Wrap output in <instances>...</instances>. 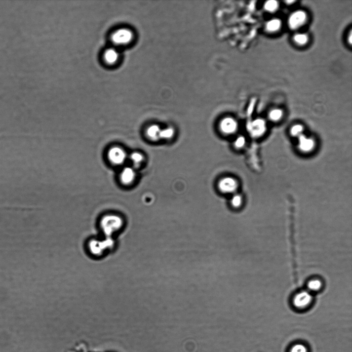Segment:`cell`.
I'll return each mask as SVG.
<instances>
[{"mask_svg":"<svg viewBox=\"0 0 352 352\" xmlns=\"http://www.w3.org/2000/svg\"><path fill=\"white\" fill-rule=\"evenodd\" d=\"M292 40L296 45L299 46H304L309 43L310 37L307 33H297L293 35Z\"/></svg>","mask_w":352,"mask_h":352,"instance_id":"obj_16","label":"cell"},{"mask_svg":"<svg viewBox=\"0 0 352 352\" xmlns=\"http://www.w3.org/2000/svg\"><path fill=\"white\" fill-rule=\"evenodd\" d=\"M285 2H286V3H287V4L291 5V4H292V3H295V2L294 1H286Z\"/></svg>","mask_w":352,"mask_h":352,"instance_id":"obj_26","label":"cell"},{"mask_svg":"<svg viewBox=\"0 0 352 352\" xmlns=\"http://www.w3.org/2000/svg\"><path fill=\"white\" fill-rule=\"evenodd\" d=\"M175 133L174 128L172 127L161 128L159 135L160 139H171L174 136Z\"/></svg>","mask_w":352,"mask_h":352,"instance_id":"obj_19","label":"cell"},{"mask_svg":"<svg viewBox=\"0 0 352 352\" xmlns=\"http://www.w3.org/2000/svg\"><path fill=\"white\" fill-rule=\"evenodd\" d=\"M279 4L278 1L275 0H270L265 2L264 4V9L269 13H274L278 9Z\"/></svg>","mask_w":352,"mask_h":352,"instance_id":"obj_17","label":"cell"},{"mask_svg":"<svg viewBox=\"0 0 352 352\" xmlns=\"http://www.w3.org/2000/svg\"><path fill=\"white\" fill-rule=\"evenodd\" d=\"M121 54L120 49L111 45L105 49L102 54V61L105 66L115 67L120 62Z\"/></svg>","mask_w":352,"mask_h":352,"instance_id":"obj_4","label":"cell"},{"mask_svg":"<svg viewBox=\"0 0 352 352\" xmlns=\"http://www.w3.org/2000/svg\"><path fill=\"white\" fill-rule=\"evenodd\" d=\"M352 31H351L350 32V33L348 35V42L349 43L350 45L352 44Z\"/></svg>","mask_w":352,"mask_h":352,"instance_id":"obj_25","label":"cell"},{"mask_svg":"<svg viewBox=\"0 0 352 352\" xmlns=\"http://www.w3.org/2000/svg\"></svg>","mask_w":352,"mask_h":352,"instance_id":"obj_27","label":"cell"},{"mask_svg":"<svg viewBox=\"0 0 352 352\" xmlns=\"http://www.w3.org/2000/svg\"><path fill=\"white\" fill-rule=\"evenodd\" d=\"M218 187L222 193L231 194L236 192L237 190L238 183L236 179L232 177H225L219 181Z\"/></svg>","mask_w":352,"mask_h":352,"instance_id":"obj_8","label":"cell"},{"mask_svg":"<svg viewBox=\"0 0 352 352\" xmlns=\"http://www.w3.org/2000/svg\"><path fill=\"white\" fill-rule=\"evenodd\" d=\"M108 157L113 165L121 166L126 161L127 156L123 148L119 146H114L109 150Z\"/></svg>","mask_w":352,"mask_h":352,"instance_id":"obj_7","label":"cell"},{"mask_svg":"<svg viewBox=\"0 0 352 352\" xmlns=\"http://www.w3.org/2000/svg\"><path fill=\"white\" fill-rule=\"evenodd\" d=\"M238 127L237 121L231 117L223 118L219 123V129L222 133L231 135L235 133Z\"/></svg>","mask_w":352,"mask_h":352,"instance_id":"obj_9","label":"cell"},{"mask_svg":"<svg viewBox=\"0 0 352 352\" xmlns=\"http://www.w3.org/2000/svg\"><path fill=\"white\" fill-rule=\"evenodd\" d=\"M298 138V146L301 151L304 152V153H309L314 149L315 143L313 139L303 134Z\"/></svg>","mask_w":352,"mask_h":352,"instance_id":"obj_12","label":"cell"},{"mask_svg":"<svg viewBox=\"0 0 352 352\" xmlns=\"http://www.w3.org/2000/svg\"><path fill=\"white\" fill-rule=\"evenodd\" d=\"M246 144V139L244 137L240 136L238 137L234 142V146L236 148L240 149L243 148Z\"/></svg>","mask_w":352,"mask_h":352,"instance_id":"obj_24","label":"cell"},{"mask_svg":"<svg viewBox=\"0 0 352 352\" xmlns=\"http://www.w3.org/2000/svg\"><path fill=\"white\" fill-rule=\"evenodd\" d=\"M308 20V15L306 11L297 10L289 15L287 20L288 26L290 30L296 31L306 25Z\"/></svg>","mask_w":352,"mask_h":352,"instance_id":"obj_5","label":"cell"},{"mask_svg":"<svg viewBox=\"0 0 352 352\" xmlns=\"http://www.w3.org/2000/svg\"><path fill=\"white\" fill-rule=\"evenodd\" d=\"M288 352H309V350L306 345L298 343L293 344L290 347Z\"/></svg>","mask_w":352,"mask_h":352,"instance_id":"obj_21","label":"cell"},{"mask_svg":"<svg viewBox=\"0 0 352 352\" xmlns=\"http://www.w3.org/2000/svg\"><path fill=\"white\" fill-rule=\"evenodd\" d=\"M136 173L134 168L125 167L123 168L120 174L121 183L125 185H129L133 183L136 178Z\"/></svg>","mask_w":352,"mask_h":352,"instance_id":"obj_11","label":"cell"},{"mask_svg":"<svg viewBox=\"0 0 352 352\" xmlns=\"http://www.w3.org/2000/svg\"><path fill=\"white\" fill-rule=\"evenodd\" d=\"M134 39L133 31L127 27H119L115 29L110 37L112 45L119 49L122 47L130 44Z\"/></svg>","mask_w":352,"mask_h":352,"instance_id":"obj_1","label":"cell"},{"mask_svg":"<svg viewBox=\"0 0 352 352\" xmlns=\"http://www.w3.org/2000/svg\"><path fill=\"white\" fill-rule=\"evenodd\" d=\"M161 127L157 124H152L147 128L146 134L147 137L151 140L158 141L160 139L159 135L161 131Z\"/></svg>","mask_w":352,"mask_h":352,"instance_id":"obj_14","label":"cell"},{"mask_svg":"<svg viewBox=\"0 0 352 352\" xmlns=\"http://www.w3.org/2000/svg\"><path fill=\"white\" fill-rule=\"evenodd\" d=\"M313 294L308 290L300 291L296 293L292 299V304L296 310H306L313 302Z\"/></svg>","mask_w":352,"mask_h":352,"instance_id":"obj_3","label":"cell"},{"mask_svg":"<svg viewBox=\"0 0 352 352\" xmlns=\"http://www.w3.org/2000/svg\"><path fill=\"white\" fill-rule=\"evenodd\" d=\"M282 27V22L278 18H273L268 20L265 25L266 31L269 33H276Z\"/></svg>","mask_w":352,"mask_h":352,"instance_id":"obj_13","label":"cell"},{"mask_svg":"<svg viewBox=\"0 0 352 352\" xmlns=\"http://www.w3.org/2000/svg\"><path fill=\"white\" fill-rule=\"evenodd\" d=\"M231 204L233 207L238 208L242 204V197L238 194L234 195L231 199Z\"/></svg>","mask_w":352,"mask_h":352,"instance_id":"obj_23","label":"cell"},{"mask_svg":"<svg viewBox=\"0 0 352 352\" xmlns=\"http://www.w3.org/2000/svg\"><path fill=\"white\" fill-rule=\"evenodd\" d=\"M114 243L111 238L108 237L107 239L103 241L92 240L89 243V250L94 255L101 256L105 251L113 248Z\"/></svg>","mask_w":352,"mask_h":352,"instance_id":"obj_6","label":"cell"},{"mask_svg":"<svg viewBox=\"0 0 352 352\" xmlns=\"http://www.w3.org/2000/svg\"><path fill=\"white\" fill-rule=\"evenodd\" d=\"M323 287L322 280L317 277L313 278L308 281L307 289L312 293L320 291Z\"/></svg>","mask_w":352,"mask_h":352,"instance_id":"obj_15","label":"cell"},{"mask_svg":"<svg viewBox=\"0 0 352 352\" xmlns=\"http://www.w3.org/2000/svg\"><path fill=\"white\" fill-rule=\"evenodd\" d=\"M130 160L133 163V165L135 166H138L143 163L144 160V156L140 152H134L130 156Z\"/></svg>","mask_w":352,"mask_h":352,"instance_id":"obj_20","label":"cell"},{"mask_svg":"<svg viewBox=\"0 0 352 352\" xmlns=\"http://www.w3.org/2000/svg\"><path fill=\"white\" fill-rule=\"evenodd\" d=\"M284 112L280 109H274L270 111L268 117L270 120L274 122H278L282 119Z\"/></svg>","mask_w":352,"mask_h":352,"instance_id":"obj_18","label":"cell"},{"mask_svg":"<svg viewBox=\"0 0 352 352\" xmlns=\"http://www.w3.org/2000/svg\"><path fill=\"white\" fill-rule=\"evenodd\" d=\"M304 131V127L301 124H295L293 125L290 129V133L291 136L293 137H299L301 135Z\"/></svg>","mask_w":352,"mask_h":352,"instance_id":"obj_22","label":"cell"},{"mask_svg":"<svg viewBox=\"0 0 352 352\" xmlns=\"http://www.w3.org/2000/svg\"><path fill=\"white\" fill-rule=\"evenodd\" d=\"M267 129L265 121L261 119L254 120L249 126V130L250 134L254 137H259L263 136Z\"/></svg>","mask_w":352,"mask_h":352,"instance_id":"obj_10","label":"cell"},{"mask_svg":"<svg viewBox=\"0 0 352 352\" xmlns=\"http://www.w3.org/2000/svg\"><path fill=\"white\" fill-rule=\"evenodd\" d=\"M124 225L123 219L119 216L109 214L104 216L100 221V227L108 237L120 231Z\"/></svg>","mask_w":352,"mask_h":352,"instance_id":"obj_2","label":"cell"}]
</instances>
